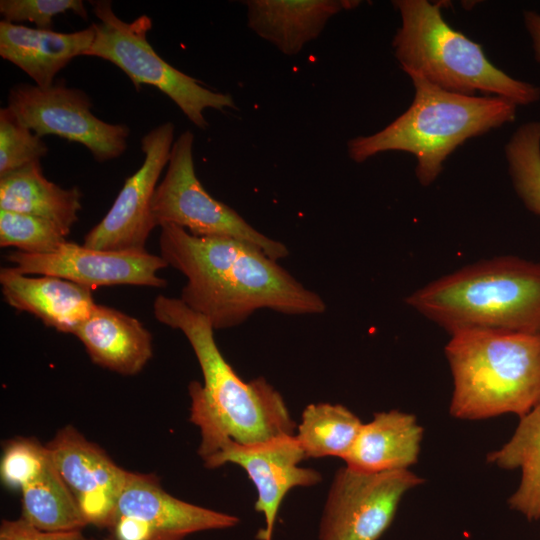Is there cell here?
<instances>
[{
	"label": "cell",
	"instance_id": "6da1fadb",
	"mask_svg": "<svg viewBox=\"0 0 540 540\" xmlns=\"http://www.w3.org/2000/svg\"><path fill=\"white\" fill-rule=\"evenodd\" d=\"M161 257L187 279L180 299L214 330L238 326L256 310L318 314L323 299L259 248L233 238L197 237L165 224Z\"/></svg>",
	"mask_w": 540,
	"mask_h": 540
},
{
	"label": "cell",
	"instance_id": "7a4b0ae2",
	"mask_svg": "<svg viewBox=\"0 0 540 540\" xmlns=\"http://www.w3.org/2000/svg\"><path fill=\"white\" fill-rule=\"evenodd\" d=\"M155 318L183 332L199 362L204 384L192 381L190 421L199 427L202 458L223 441L250 445L295 435L297 425L281 394L263 377L243 381L221 354L214 328L180 298L163 295L153 303Z\"/></svg>",
	"mask_w": 540,
	"mask_h": 540
},
{
	"label": "cell",
	"instance_id": "3957f363",
	"mask_svg": "<svg viewBox=\"0 0 540 540\" xmlns=\"http://www.w3.org/2000/svg\"><path fill=\"white\" fill-rule=\"evenodd\" d=\"M407 305L450 335L464 330L540 334V262L481 260L411 293Z\"/></svg>",
	"mask_w": 540,
	"mask_h": 540
},
{
	"label": "cell",
	"instance_id": "277c9868",
	"mask_svg": "<svg viewBox=\"0 0 540 540\" xmlns=\"http://www.w3.org/2000/svg\"><path fill=\"white\" fill-rule=\"evenodd\" d=\"M407 75L414 87L411 105L382 130L350 139L347 151L354 162L386 151L408 152L417 160L419 183L429 186L460 145L515 121L518 106L505 98L456 94L416 73Z\"/></svg>",
	"mask_w": 540,
	"mask_h": 540
},
{
	"label": "cell",
	"instance_id": "5b68a950",
	"mask_svg": "<svg viewBox=\"0 0 540 540\" xmlns=\"http://www.w3.org/2000/svg\"><path fill=\"white\" fill-rule=\"evenodd\" d=\"M450 336L445 355L453 417H522L540 402V334L464 330Z\"/></svg>",
	"mask_w": 540,
	"mask_h": 540
},
{
	"label": "cell",
	"instance_id": "8992f818",
	"mask_svg": "<svg viewBox=\"0 0 540 540\" xmlns=\"http://www.w3.org/2000/svg\"><path fill=\"white\" fill-rule=\"evenodd\" d=\"M401 25L392 40L394 55L406 74L416 73L433 85L466 96H497L517 106L540 100V87L496 67L482 46L451 27L441 2L394 0Z\"/></svg>",
	"mask_w": 540,
	"mask_h": 540
},
{
	"label": "cell",
	"instance_id": "52a82bcc",
	"mask_svg": "<svg viewBox=\"0 0 540 540\" xmlns=\"http://www.w3.org/2000/svg\"><path fill=\"white\" fill-rule=\"evenodd\" d=\"M98 22H93L95 38L85 56L107 60L120 68L137 91L151 85L166 94L198 128L205 130L206 109H236L230 94L210 90L199 81L168 64L147 39L152 20L147 15L126 22L120 19L109 0L90 2Z\"/></svg>",
	"mask_w": 540,
	"mask_h": 540
},
{
	"label": "cell",
	"instance_id": "ba28073f",
	"mask_svg": "<svg viewBox=\"0 0 540 540\" xmlns=\"http://www.w3.org/2000/svg\"><path fill=\"white\" fill-rule=\"evenodd\" d=\"M194 135L184 131L172 146L167 170L154 192L151 210L157 226L173 224L197 237L233 238L249 243L274 260L287 247L257 231L235 210L213 198L196 176Z\"/></svg>",
	"mask_w": 540,
	"mask_h": 540
},
{
	"label": "cell",
	"instance_id": "9c48e42d",
	"mask_svg": "<svg viewBox=\"0 0 540 540\" xmlns=\"http://www.w3.org/2000/svg\"><path fill=\"white\" fill-rule=\"evenodd\" d=\"M8 107L38 136L56 135L80 143L97 162L116 159L127 148L129 127L97 118L90 97L63 80L44 88L18 83L9 91Z\"/></svg>",
	"mask_w": 540,
	"mask_h": 540
},
{
	"label": "cell",
	"instance_id": "30bf717a",
	"mask_svg": "<svg viewBox=\"0 0 540 540\" xmlns=\"http://www.w3.org/2000/svg\"><path fill=\"white\" fill-rule=\"evenodd\" d=\"M423 482L408 469L368 473L340 468L325 501L318 540H378L403 496Z\"/></svg>",
	"mask_w": 540,
	"mask_h": 540
},
{
	"label": "cell",
	"instance_id": "8fae6325",
	"mask_svg": "<svg viewBox=\"0 0 540 540\" xmlns=\"http://www.w3.org/2000/svg\"><path fill=\"white\" fill-rule=\"evenodd\" d=\"M239 522L237 516L175 498L152 474L129 472L105 529L114 540H183L196 532L228 529Z\"/></svg>",
	"mask_w": 540,
	"mask_h": 540
},
{
	"label": "cell",
	"instance_id": "7c38bea8",
	"mask_svg": "<svg viewBox=\"0 0 540 540\" xmlns=\"http://www.w3.org/2000/svg\"><path fill=\"white\" fill-rule=\"evenodd\" d=\"M174 124L163 123L141 139L144 161L125 183L104 218L85 236L83 245L97 250H145L157 226L151 203L174 144Z\"/></svg>",
	"mask_w": 540,
	"mask_h": 540
},
{
	"label": "cell",
	"instance_id": "4fadbf2b",
	"mask_svg": "<svg viewBox=\"0 0 540 540\" xmlns=\"http://www.w3.org/2000/svg\"><path fill=\"white\" fill-rule=\"evenodd\" d=\"M305 458L295 435H284L250 445L226 440L201 459L210 469L233 463L245 470L258 495L255 511L262 513L265 519V527L256 537L272 540L285 495L293 488L311 487L322 480L317 470L298 465Z\"/></svg>",
	"mask_w": 540,
	"mask_h": 540
},
{
	"label": "cell",
	"instance_id": "5bb4252c",
	"mask_svg": "<svg viewBox=\"0 0 540 540\" xmlns=\"http://www.w3.org/2000/svg\"><path fill=\"white\" fill-rule=\"evenodd\" d=\"M14 269L24 275H47L90 288L135 285L163 288L167 281L158 272L168 264L146 250H97L67 241L49 254L19 250L6 255Z\"/></svg>",
	"mask_w": 540,
	"mask_h": 540
},
{
	"label": "cell",
	"instance_id": "9a60e30c",
	"mask_svg": "<svg viewBox=\"0 0 540 540\" xmlns=\"http://www.w3.org/2000/svg\"><path fill=\"white\" fill-rule=\"evenodd\" d=\"M46 447L88 525L105 528L129 471L71 425L59 430Z\"/></svg>",
	"mask_w": 540,
	"mask_h": 540
},
{
	"label": "cell",
	"instance_id": "2e32d148",
	"mask_svg": "<svg viewBox=\"0 0 540 540\" xmlns=\"http://www.w3.org/2000/svg\"><path fill=\"white\" fill-rule=\"evenodd\" d=\"M0 284L11 307L63 333L74 334L96 306L90 288L54 276L29 277L6 267L0 270Z\"/></svg>",
	"mask_w": 540,
	"mask_h": 540
},
{
	"label": "cell",
	"instance_id": "e0dca14e",
	"mask_svg": "<svg viewBox=\"0 0 540 540\" xmlns=\"http://www.w3.org/2000/svg\"><path fill=\"white\" fill-rule=\"evenodd\" d=\"M351 0H247V25L288 56L298 54L331 17L358 6Z\"/></svg>",
	"mask_w": 540,
	"mask_h": 540
},
{
	"label": "cell",
	"instance_id": "ac0fdd59",
	"mask_svg": "<svg viewBox=\"0 0 540 540\" xmlns=\"http://www.w3.org/2000/svg\"><path fill=\"white\" fill-rule=\"evenodd\" d=\"M95 38L90 27L62 33L0 21V56L23 70L35 85L48 87L72 59L85 56Z\"/></svg>",
	"mask_w": 540,
	"mask_h": 540
},
{
	"label": "cell",
	"instance_id": "d6986e66",
	"mask_svg": "<svg viewBox=\"0 0 540 540\" xmlns=\"http://www.w3.org/2000/svg\"><path fill=\"white\" fill-rule=\"evenodd\" d=\"M91 360L121 375L139 373L152 357V335L136 318L96 304L75 330Z\"/></svg>",
	"mask_w": 540,
	"mask_h": 540
},
{
	"label": "cell",
	"instance_id": "ffe728a7",
	"mask_svg": "<svg viewBox=\"0 0 540 540\" xmlns=\"http://www.w3.org/2000/svg\"><path fill=\"white\" fill-rule=\"evenodd\" d=\"M422 437L423 428L413 414L379 412L363 423L343 460L348 468L361 472L407 470L418 460Z\"/></svg>",
	"mask_w": 540,
	"mask_h": 540
},
{
	"label": "cell",
	"instance_id": "44dd1931",
	"mask_svg": "<svg viewBox=\"0 0 540 540\" xmlns=\"http://www.w3.org/2000/svg\"><path fill=\"white\" fill-rule=\"evenodd\" d=\"M82 193L62 188L43 174L40 161L0 177V209L33 215L56 224L66 236L78 221Z\"/></svg>",
	"mask_w": 540,
	"mask_h": 540
},
{
	"label": "cell",
	"instance_id": "7402d4cb",
	"mask_svg": "<svg viewBox=\"0 0 540 540\" xmlns=\"http://www.w3.org/2000/svg\"><path fill=\"white\" fill-rule=\"evenodd\" d=\"M500 468L520 469L521 480L509 506L528 520H540V402L520 417L512 437L487 455Z\"/></svg>",
	"mask_w": 540,
	"mask_h": 540
},
{
	"label": "cell",
	"instance_id": "603a6c76",
	"mask_svg": "<svg viewBox=\"0 0 540 540\" xmlns=\"http://www.w3.org/2000/svg\"><path fill=\"white\" fill-rule=\"evenodd\" d=\"M20 489V517L34 527L44 531H74L88 525L50 452L41 471Z\"/></svg>",
	"mask_w": 540,
	"mask_h": 540
},
{
	"label": "cell",
	"instance_id": "cb8c5ba5",
	"mask_svg": "<svg viewBox=\"0 0 540 540\" xmlns=\"http://www.w3.org/2000/svg\"><path fill=\"white\" fill-rule=\"evenodd\" d=\"M362 421L340 404L306 406L295 437L306 458H344L353 446Z\"/></svg>",
	"mask_w": 540,
	"mask_h": 540
},
{
	"label": "cell",
	"instance_id": "d4e9b609",
	"mask_svg": "<svg viewBox=\"0 0 540 540\" xmlns=\"http://www.w3.org/2000/svg\"><path fill=\"white\" fill-rule=\"evenodd\" d=\"M505 156L517 196L540 217V121L521 124L506 143Z\"/></svg>",
	"mask_w": 540,
	"mask_h": 540
},
{
	"label": "cell",
	"instance_id": "484cf974",
	"mask_svg": "<svg viewBox=\"0 0 540 540\" xmlns=\"http://www.w3.org/2000/svg\"><path fill=\"white\" fill-rule=\"evenodd\" d=\"M65 233L45 219L0 209V246L29 254H49L67 242Z\"/></svg>",
	"mask_w": 540,
	"mask_h": 540
},
{
	"label": "cell",
	"instance_id": "4316f807",
	"mask_svg": "<svg viewBox=\"0 0 540 540\" xmlns=\"http://www.w3.org/2000/svg\"><path fill=\"white\" fill-rule=\"evenodd\" d=\"M48 153V146L7 106L0 109V177L31 164Z\"/></svg>",
	"mask_w": 540,
	"mask_h": 540
},
{
	"label": "cell",
	"instance_id": "83f0119b",
	"mask_svg": "<svg viewBox=\"0 0 540 540\" xmlns=\"http://www.w3.org/2000/svg\"><path fill=\"white\" fill-rule=\"evenodd\" d=\"M48 457V448L36 439L10 440L1 460V478L7 486L21 488L41 471Z\"/></svg>",
	"mask_w": 540,
	"mask_h": 540
},
{
	"label": "cell",
	"instance_id": "f1b7e54d",
	"mask_svg": "<svg viewBox=\"0 0 540 540\" xmlns=\"http://www.w3.org/2000/svg\"><path fill=\"white\" fill-rule=\"evenodd\" d=\"M73 12L83 19L88 13L82 0H1L3 20L15 23L28 21L38 29L52 30L53 18L58 14Z\"/></svg>",
	"mask_w": 540,
	"mask_h": 540
},
{
	"label": "cell",
	"instance_id": "f546056e",
	"mask_svg": "<svg viewBox=\"0 0 540 540\" xmlns=\"http://www.w3.org/2000/svg\"><path fill=\"white\" fill-rule=\"evenodd\" d=\"M0 540H93L82 530L44 531L27 522L22 517L14 520L3 519L0 525Z\"/></svg>",
	"mask_w": 540,
	"mask_h": 540
},
{
	"label": "cell",
	"instance_id": "4dcf8cb0",
	"mask_svg": "<svg viewBox=\"0 0 540 540\" xmlns=\"http://www.w3.org/2000/svg\"><path fill=\"white\" fill-rule=\"evenodd\" d=\"M523 22L532 41L534 58L540 64V14L531 10L524 11Z\"/></svg>",
	"mask_w": 540,
	"mask_h": 540
},
{
	"label": "cell",
	"instance_id": "1f68e13d",
	"mask_svg": "<svg viewBox=\"0 0 540 540\" xmlns=\"http://www.w3.org/2000/svg\"><path fill=\"white\" fill-rule=\"evenodd\" d=\"M104 540H114V539H112V538H109V539H104Z\"/></svg>",
	"mask_w": 540,
	"mask_h": 540
}]
</instances>
